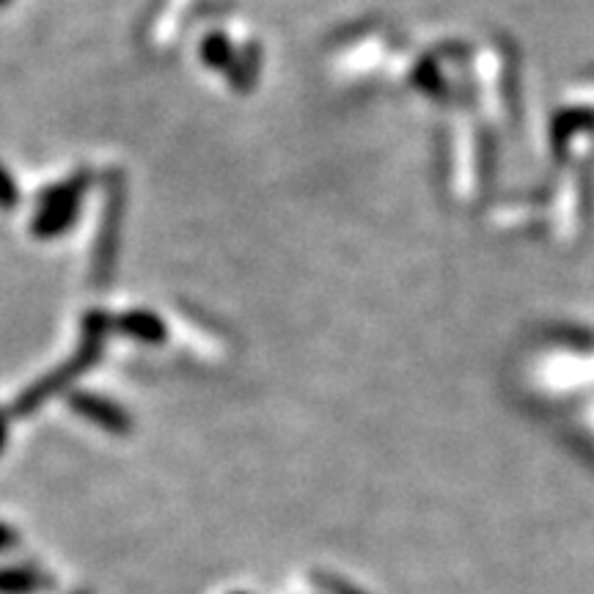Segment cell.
Wrapping results in <instances>:
<instances>
[{
  "label": "cell",
  "instance_id": "9c48e42d",
  "mask_svg": "<svg viewBox=\"0 0 594 594\" xmlns=\"http://www.w3.org/2000/svg\"><path fill=\"white\" fill-rule=\"evenodd\" d=\"M3 438H7V419L0 413V449H3Z\"/></svg>",
  "mask_w": 594,
  "mask_h": 594
},
{
  "label": "cell",
  "instance_id": "8992f818",
  "mask_svg": "<svg viewBox=\"0 0 594 594\" xmlns=\"http://www.w3.org/2000/svg\"><path fill=\"white\" fill-rule=\"evenodd\" d=\"M202 56L209 66H215V70H226L231 61L229 41H226L223 36H209L202 47Z\"/></svg>",
  "mask_w": 594,
  "mask_h": 594
},
{
  "label": "cell",
  "instance_id": "7a4b0ae2",
  "mask_svg": "<svg viewBox=\"0 0 594 594\" xmlns=\"http://www.w3.org/2000/svg\"><path fill=\"white\" fill-rule=\"evenodd\" d=\"M88 185H92L88 173H77L75 180L61 182V185L41 193L39 213H36L34 218V234L36 237L64 234V231L75 223L77 207H81V196Z\"/></svg>",
  "mask_w": 594,
  "mask_h": 594
},
{
  "label": "cell",
  "instance_id": "6da1fadb",
  "mask_svg": "<svg viewBox=\"0 0 594 594\" xmlns=\"http://www.w3.org/2000/svg\"><path fill=\"white\" fill-rule=\"evenodd\" d=\"M83 328H86V339H83V347H81V352L75 355V361H70L66 366H61L58 372H52L50 377H45V380L36 383L31 391H25V397L17 402L20 413H28V410H34L36 404L45 402L52 391L64 388L66 383L75 380L83 369H88L92 364H97L99 352H102V339H105V334L110 330V319L105 317V314L94 312V314H88L86 323H83Z\"/></svg>",
  "mask_w": 594,
  "mask_h": 594
},
{
  "label": "cell",
  "instance_id": "277c9868",
  "mask_svg": "<svg viewBox=\"0 0 594 594\" xmlns=\"http://www.w3.org/2000/svg\"><path fill=\"white\" fill-rule=\"evenodd\" d=\"M72 408L86 415V419H92L94 424H99V427L113 429V433H124L130 427L128 413L116 402H110V399L97 397V393H75Z\"/></svg>",
  "mask_w": 594,
  "mask_h": 594
},
{
  "label": "cell",
  "instance_id": "30bf717a",
  "mask_svg": "<svg viewBox=\"0 0 594 594\" xmlns=\"http://www.w3.org/2000/svg\"><path fill=\"white\" fill-rule=\"evenodd\" d=\"M3 3H9V0H0V7H3Z\"/></svg>",
  "mask_w": 594,
  "mask_h": 594
},
{
  "label": "cell",
  "instance_id": "3957f363",
  "mask_svg": "<svg viewBox=\"0 0 594 594\" xmlns=\"http://www.w3.org/2000/svg\"><path fill=\"white\" fill-rule=\"evenodd\" d=\"M122 185L113 180V187H108V207H105L102 231H99V245L94 251V278L97 283H105L110 276L116 256V237H119V218H122Z\"/></svg>",
  "mask_w": 594,
  "mask_h": 594
},
{
  "label": "cell",
  "instance_id": "5b68a950",
  "mask_svg": "<svg viewBox=\"0 0 594 594\" xmlns=\"http://www.w3.org/2000/svg\"><path fill=\"white\" fill-rule=\"evenodd\" d=\"M116 328L122 330L124 336H133V339L146 341V344H160L166 339V325L160 317L149 312H130L124 317L116 319Z\"/></svg>",
  "mask_w": 594,
  "mask_h": 594
},
{
  "label": "cell",
  "instance_id": "52a82bcc",
  "mask_svg": "<svg viewBox=\"0 0 594 594\" xmlns=\"http://www.w3.org/2000/svg\"><path fill=\"white\" fill-rule=\"evenodd\" d=\"M17 185H14V180L9 177L3 168H0V207L3 209H12L14 204H17Z\"/></svg>",
  "mask_w": 594,
  "mask_h": 594
},
{
  "label": "cell",
  "instance_id": "ba28073f",
  "mask_svg": "<svg viewBox=\"0 0 594 594\" xmlns=\"http://www.w3.org/2000/svg\"><path fill=\"white\" fill-rule=\"evenodd\" d=\"M317 583L328 594H366V592H361V589L352 586V583L341 581V578H336V575H317Z\"/></svg>",
  "mask_w": 594,
  "mask_h": 594
}]
</instances>
